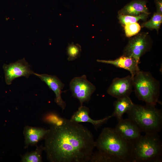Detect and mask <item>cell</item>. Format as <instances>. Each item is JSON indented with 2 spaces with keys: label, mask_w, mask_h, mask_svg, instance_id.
I'll list each match as a JSON object with an SVG mask.
<instances>
[{
  "label": "cell",
  "mask_w": 162,
  "mask_h": 162,
  "mask_svg": "<svg viewBox=\"0 0 162 162\" xmlns=\"http://www.w3.org/2000/svg\"><path fill=\"white\" fill-rule=\"evenodd\" d=\"M132 162L162 161V142L158 133L142 135L132 142Z\"/></svg>",
  "instance_id": "277c9868"
},
{
  "label": "cell",
  "mask_w": 162,
  "mask_h": 162,
  "mask_svg": "<svg viewBox=\"0 0 162 162\" xmlns=\"http://www.w3.org/2000/svg\"><path fill=\"white\" fill-rule=\"evenodd\" d=\"M44 139V151L50 162H89L95 147L89 130L65 118L58 125H51Z\"/></svg>",
  "instance_id": "6da1fadb"
},
{
  "label": "cell",
  "mask_w": 162,
  "mask_h": 162,
  "mask_svg": "<svg viewBox=\"0 0 162 162\" xmlns=\"http://www.w3.org/2000/svg\"><path fill=\"white\" fill-rule=\"evenodd\" d=\"M90 162H121L115 157L100 150L94 152L91 157Z\"/></svg>",
  "instance_id": "ac0fdd59"
},
{
  "label": "cell",
  "mask_w": 162,
  "mask_h": 162,
  "mask_svg": "<svg viewBox=\"0 0 162 162\" xmlns=\"http://www.w3.org/2000/svg\"><path fill=\"white\" fill-rule=\"evenodd\" d=\"M162 22V14L155 13L151 19L143 23L142 26L151 29H155L158 31Z\"/></svg>",
  "instance_id": "d6986e66"
},
{
  "label": "cell",
  "mask_w": 162,
  "mask_h": 162,
  "mask_svg": "<svg viewBox=\"0 0 162 162\" xmlns=\"http://www.w3.org/2000/svg\"><path fill=\"white\" fill-rule=\"evenodd\" d=\"M118 122L114 128L125 140L132 142L141 135L137 126L128 118H122Z\"/></svg>",
  "instance_id": "8fae6325"
},
{
  "label": "cell",
  "mask_w": 162,
  "mask_h": 162,
  "mask_svg": "<svg viewBox=\"0 0 162 162\" xmlns=\"http://www.w3.org/2000/svg\"><path fill=\"white\" fill-rule=\"evenodd\" d=\"M48 131V129L42 128L26 126L23 130L24 148H27L30 146H37L39 141L44 139Z\"/></svg>",
  "instance_id": "5bb4252c"
},
{
  "label": "cell",
  "mask_w": 162,
  "mask_h": 162,
  "mask_svg": "<svg viewBox=\"0 0 162 162\" xmlns=\"http://www.w3.org/2000/svg\"><path fill=\"white\" fill-rule=\"evenodd\" d=\"M44 151L43 145L36 146V149L30 152H27L21 156V162H42V152Z\"/></svg>",
  "instance_id": "e0dca14e"
},
{
  "label": "cell",
  "mask_w": 162,
  "mask_h": 162,
  "mask_svg": "<svg viewBox=\"0 0 162 162\" xmlns=\"http://www.w3.org/2000/svg\"><path fill=\"white\" fill-rule=\"evenodd\" d=\"M146 3V1L145 0H134L121 9L118 11V14L133 16L142 14L148 15L150 13L148 12Z\"/></svg>",
  "instance_id": "9a60e30c"
},
{
  "label": "cell",
  "mask_w": 162,
  "mask_h": 162,
  "mask_svg": "<svg viewBox=\"0 0 162 162\" xmlns=\"http://www.w3.org/2000/svg\"><path fill=\"white\" fill-rule=\"evenodd\" d=\"M81 51V46L79 44L73 43L69 44L67 49L68 61H72L78 58Z\"/></svg>",
  "instance_id": "ffe728a7"
},
{
  "label": "cell",
  "mask_w": 162,
  "mask_h": 162,
  "mask_svg": "<svg viewBox=\"0 0 162 162\" xmlns=\"http://www.w3.org/2000/svg\"><path fill=\"white\" fill-rule=\"evenodd\" d=\"M133 77L128 75L115 78L107 90L108 94L117 99L130 96L133 88Z\"/></svg>",
  "instance_id": "9c48e42d"
},
{
  "label": "cell",
  "mask_w": 162,
  "mask_h": 162,
  "mask_svg": "<svg viewBox=\"0 0 162 162\" xmlns=\"http://www.w3.org/2000/svg\"><path fill=\"white\" fill-rule=\"evenodd\" d=\"M124 31L126 36L130 37L137 34L140 31L141 27L137 22L126 23L124 25Z\"/></svg>",
  "instance_id": "603a6c76"
},
{
  "label": "cell",
  "mask_w": 162,
  "mask_h": 162,
  "mask_svg": "<svg viewBox=\"0 0 162 162\" xmlns=\"http://www.w3.org/2000/svg\"><path fill=\"white\" fill-rule=\"evenodd\" d=\"M34 75L44 82L55 94V102L63 110L65 109L66 104L62 99L61 94L62 90L64 86V84L55 75L46 74H38L34 73Z\"/></svg>",
  "instance_id": "30bf717a"
},
{
  "label": "cell",
  "mask_w": 162,
  "mask_h": 162,
  "mask_svg": "<svg viewBox=\"0 0 162 162\" xmlns=\"http://www.w3.org/2000/svg\"><path fill=\"white\" fill-rule=\"evenodd\" d=\"M147 34H141L130 39L125 47L123 55L134 58L139 63L140 58L149 48Z\"/></svg>",
  "instance_id": "ba28073f"
},
{
  "label": "cell",
  "mask_w": 162,
  "mask_h": 162,
  "mask_svg": "<svg viewBox=\"0 0 162 162\" xmlns=\"http://www.w3.org/2000/svg\"><path fill=\"white\" fill-rule=\"evenodd\" d=\"M98 62L110 64L128 71L134 77L140 70L139 64L133 58L123 55L114 60L97 59Z\"/></svg>",
  "instance_id": "4fadbf2b"
},
{
  "label": "cell",
  "mask_w": 162,
  "mask_h": 162,
  "mask_svg": "<svg viewBox=\"0 0 162 162\" xmlns=\"http://www.w3.org/2000/svg\"><path fill=\"white\" fill-rule=\"evenodd\" d=\"M89 110L88 107L83 105L80 106L78 110L73 113L70 119L71 121L76 123H91L95 129L97 130L112 117L110 115L100 119L94 120L89 116Z\"/></svg>",
  "instance_id": "7c38bea8"
},
{
  "label": "cell",
  "mask_w": 162,
  "mask_h": 162,
  "mask_svg": "<svg viewBox=\"0 0 162 162\" xmlns=\"http://www.w3.org/2000/svg\"><path fill=\"white\" fill-rule=\"evenodd\" d=\"M160 83L149 71L140 70L133 77V88L135 94L140 100L146 104L156 106L162 104L159 100Z\"/></svg>",
  "instance_id": "5b68a950"
},
{
  "label": "cell",
  "mask_w": 162,
  "mask_h": 162,
  "mask_svg": "<svg viewBox=\"0 0 162 162\" xmlns=\"http://www.w3.org/2000/svg\"><path fill=\"white\" fill-rule=\"evenodd\" d=\"M70 87L72 96L78 100L80 106L89 101L96 88L85 75L73 78L70 82Z\"/></svg>",
  "instance_id": "8992f818"
},
{
  "label": "cell",
  "mask_w": 162,
  "mask_h": 162,
  "mask_svg": "<svg viewBox=\"0 0 162 162\" xmlns=\"http://www.w3.org/2000/svg\"><path fill=\"white\" fill-rule=\"evenodd\" d=\"M64 119V118L60 117L56 113L51 112L45 114L43 118V120L51 125H58L62 122Z\"/></svg>",
  "instance_id": "7402d4cb"
},
{
  "label": "cell",
  "mask_w": 162,
  "mask_h": 162,
  "mask_svg": "<svg viewBox=\"0 0 162 162\" xmlns=\"http://www.w3.org/2000/svg\"><path fill=\"white\" fill-rule=\"evenodd\" d=\"M148 14H142L137 16L119 15L118 19L120 22L124 25L126 23L137 22L140 20H146L148 17Z\"/></svg>",
  "instance_id": "44dd1931"
},
{
  "label": "cell",
  "mask_w": 162,
  "mask_h": 162,
  "mask_svg": "<svg viewBox=\"0 0 162 162\" xmlns=\"http://www.w3.org/2000/svg\"><path fill=\"white\" fill-rule=\"evenodd\" d=\"M30 65L25 58L9 64H4V71L6 84L10 85L14 79L21 76L28 78L34 73L30 68Z\"/></svg>",
  "instance_id": "52a82bcc"
},
{
  "label": "cell",
  "mask_w": 162,
  "mask_h": 162,
  "mask_svg": "<svg viewBox=\"0 0 162 162\" xmlns=\"http://www.w3.org/2000/svg\"><path fill=\"white\" fill-rule=\"evenodd\" d=\"M134 104L130 96L118 98L114 103V110L111 115L118 121L123 118L124 114L127 113Z\"/></svg>",
  "instance_id": "2e32d148"
},
{
  "label": "cell",
  "mask_w": 162,
  "mask_h": 162,
  "mask_svg": "<svg viewBox=\"0 0 162 162\" xmlns=\"http://www.w3.org/2000/svg\"><path fill=\"white\" fill-rule=\"evenodd\" d=\"M156 4L157 13L162 14V0H154Z\"/></svg>",
  "instance_id": "cb8c5ba5"
},
{
  "label": "cell",
  "mask_w": 162,
  "mask_h": 162,
  "mask_svg": "<svg viewBox=\"0 0 162 162\" xmlns=\"http://www.w3.org/2000/svg\"><path fill=\"white\" fill-rule=\"evenodd\" d=\"M126 113L128 118L137 126L141 133H158L162 129V110L155 105L134 104Z\"/></svg>",
  "instance_id": "3957f363"
},
{
  "label": "cell",
  "mask_w": 162,
  "mask_h": 162,
  "mask_svg": "<svg viewBox=\"0 0 162 162\" xmlns=\"http://www.w3.org/2000/svg\"><path fill=\"white\" fill-rule=\"evenodd\" d=\"M95 146L98 150L106 152L121 162H132V142L122 137L114 128H104L96 141Z\"/></svg>",
  "instance_id": "7a4b0ae2"
}]
</instances>
